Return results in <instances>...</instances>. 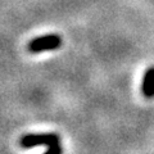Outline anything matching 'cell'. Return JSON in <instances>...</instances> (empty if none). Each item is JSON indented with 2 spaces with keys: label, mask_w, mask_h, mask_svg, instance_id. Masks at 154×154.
<instances>
[{
  "label": "cell",
  "mask_w": 154,
  "mask_h": 154,
  "mask_svg": "<svg viewBox=\"0 0 154 154\" xmlns=\"http://www.w3.org/2000/svg\"><path fill=\"white\" fill-rule=\"evenodd\" d=\"M44 154H63V148H62L59 144H57V145L48 148V150Z\"/></svg>",
  "instance_id": "4"
},
{
  "label": "cell",
  "mask_w": 154,
  "mask_h": 154,
  "mask_svg": "<svg viewBox=\"0 0 154 154\" xmlns=\"http://www.w3.org/2000/svg\"><path fill=\"white\" fill-rule=\"evenodd\" d=\"M62 45V38L57 33H50V35L38 36L30 41L27 45L28 51L31 53H41L45 50H55Z\"/></svg>",
  "instance_id": "2"
},
{
  "label": "cell",
  "mask_w": 154,
  "mask_h": 154,
  "mask_svg": "<svg viewBox=\"0 0 154 154\" xmlns=\"http://www.w3.org/2000/svg\"><path fill=\"white\" fill-rule=\"evenodd\" d=\"M60 143L59 135L55 132L45 134H27L19 139V145L25 149H31L36 146H53Z\"/></svg>",
  "instance_id": "1"
},
{
  "label": "cell",
  "mask_w": 154,
  "mask_h": 154,
  "mask_svg": "<svg viewBox=\"0 0 154 154\" xmlns=\"http://www.w3.org/2000/svg\"><path fill=\"white\" fill-rule=\"evenodd\" d=\"M141 93L148 99L154 98V67L145 71L141 84Z\"/></svg>",
  "instance_id": "3"
}]
</instances>
